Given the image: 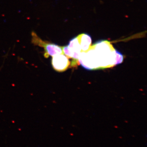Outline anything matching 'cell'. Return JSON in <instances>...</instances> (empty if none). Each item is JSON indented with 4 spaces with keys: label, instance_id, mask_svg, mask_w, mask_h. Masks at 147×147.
Instances as JSON below:
<instances>
[{
    "label": "cell",
    "instance_id": "1",
    "mask_svg": "<svg viewBox=\"0 0 147 147\" xmlns=\"http://www.w3.org/2000/svg\"><path fill=\"white\" fill-rule=\"evenodd\" d=\"M32 42L33 44L44 48V56L45 58H48L50 56L53 57L63 54L62 47L42 40L34 32H32Z\"/></svg>",
    "mask_w": 147,
    "mask_h": 147
},
{
    "label": "cell",
    "instance_id": "4",
    "mask_svg": "<svg viewBox=\"0 0 147 147\" xmlns=\"http://www.w3.org/2000/svg\"><path fill=\"white\" fill-rule=\"evenodd\" d=\"M81 45L82 50L87 51L89 49L92 44V38L89 35L82 34L77 37Z\"/></svg>",
    "mask_w": 147,
    "mask_h": 147
},
{
    "label": "cell",
    "instance_id": "3",
    "mask_svg": "<svg viewBox=\"0 0 147 147\" xmlns=\"http://www.w3.org/2000/svg\"><path fill=\"white\" fill-rule=\"evenodd\" d=\"M69 64L68 57L63 54L56 55L52 58V66L55 71L58 72L65 71L68 68Z\"/></svg>",
    "mask_w": 147,
    "mask_h": 147
},
{
    "label": "cell",
    "instance_id": "2",
    "mask_svg": "<svg viewBox=\"0 0 147 147\" xmlns=\"http://www.w3.org/2000/svg\"><path fill=\"white\" fill-rule=\"evenodd\" d=\"M79 62L84 68L89 70L100 69V66L94 49L91 50L87 53H81Z\"/></svg>",
    "mask_w": 147,
    "mask_h": 147
},
{
    "label": "cell",
    "instance_id": "5",
    "mask_svg": "<svg viewBox=\"0 0 147 147\" xmlns=\"http://www.w3.org/2000/svg\"><path fill=\"white\" fill-rule=\"evenodd\" d=\"M115 65L119 64L122 62L123 60V56L117 50H115Z\"/></svg>",
    "mask_w": 147,
    "mask_h": 147
}]
</instances>
